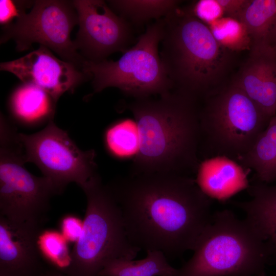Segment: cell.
<instances>
[{"instance_id":"obj_1","label":"cell","mask_w":276,"mask_h":276,"mask_svg":"<svg viewBox=\"0 0 276 276\" xmlns=\"http://www.w3.org/2000/svg\"><path fill=\"white\" fill-rule=\"evenodd\" d=\"M106 185L129 241L140 250L169 257L193 250L211 221L212 198L189 176L130 174Z\"/></svg>"},{"instance_id":"obj_2","label":"cell","mask_w":276,"mask_h":276,"mask_svg":"<svg viewBox=\"0 0 276 276\" xmlns=\"http://www.w3.org/2000/svg\"><path fill=\"white\" fill-rule=\"evenodd\" d=\"M132 113L139 146L131 175L166 173L188 175L197 172L200 130L199 101L172 89L157 99H136Z\"/></svg>"},{"instance_id":"obj_3","label":"cell","mask_w":276,"mask_h":276,"mask_svg":"<svg viewBox=\"0 0 276 276\" xmlns=\"http://www.w3.org/2000/svg\"><path fill=\"white\" fill-rule=\"evenodd\" d=\"M159 56L173 89L200 101L218 93L233 59L210 27L179 6L163 18Z\"/></svg>"},{"instance_id":"obj_4","label":"cell","mask_w":276,"mask_h":276,"mask_svg":"<svg viewBox=\"0 0 276 276\" xmlns=\"http://www.w3.org/2000/svg\"><path fill=\"white\" fill-rule=\"evenodd\" d=\"M175 276H265L269 259L254 230L228 210L218 211Z\"/></svg>"},{"instance_id":"obj_5","label":"cell","mask_w":276,"mask_h":276,"mask_svg":"<svg viewBox=\"0 0 276 276\" xmlns=\"http://www.w3.org/2000/svg\"><path fill=\"white\" fill-rule=\"evenodd\" d=\"M86 197L82 234L71 254L69 276H98L106 263L133 259L140 250L129 241L121 214L107 185L97 173L81 188Z\"/></svg>"},{"instance_id":"obj_6","label":"cell","mask_w":276,"mask_h":276,"mask_svg":"<svg viewBox=\"0 0 276 276\" xmlns=\"http://www.w3.org/2000/svg\"><path fill=\"white\" fill-rule=\"evenodd\" d=\"M201 150L236 162L252 147L270 119L240 88L231 84L203 100Z\"/></svg>"},{"instance_id":"obj_7","label":"cell","mask_w":276,"mask_h":276,"mask_svg":"<svg viewBox=\"0 0 276 276\" xmlns=\"http://www.w3.org/2000/svg\"><path fill=\"white\" fill-rule=\"evenodd\" d=\"M27 163L14 124L0 125V216L16 224L43 229L53 196L60 194L47 177L36 176Z\"/></svg>"},{"instance_id":"obj_8","label":"cell","mask_w":276,"mask_h":276,"mask_svg":"<svg viewBox=\"0 0 276 276\" xmlns=\"http://www.w3.org/2000/svg\"><path fill=\"white\" fill-rule=\"evenodd\" d=\"M163 26V18L148 25L135 44L117 61L86 60L82 70L91 79L94 93L113 87L136 99L173 89L158 51Z\"/></svg>"},{"instance_id":"obj_9","label":"cell","mask_w":276,"mask_h":276,"mask_svg":"<svg viewBox=\"0 0 276 276\" xmlns=\"http://www.w3.org/2000/svg\"><path fill=\"white\" fill-rule=\"evenodd\" d=\"M76 24L78 16L73 1H35L29 13L3 27L1 43L13 39L19 51L38 43L82 70L86 60L71 38Z\"/></svg>"},{"instance_id":"obj_10","label":"cell","mask_w":276,"mask_h":276,"mask_svg":"<svg viewBox=\"0 0 276 276\" xmlns=\"http://www.w3.org/2000/svg\"><path fill=\"white\" fill-rule=\"evenodd\" d=\"M19 139L27 163L35 164L60 194L70 183L81 188L98 173L95 150L80 149L54 119L36 133H19Z\"/></svg>"},{"instance_id":"obj_11","label":"cell","mask_w":276,"mask_h":276,"mask_svg":"<svg viewBox=\"0 0 276 276\" xmlns=\"http://www.w3.org/2000/svg\"><path fill=\"white\" fill-rule=\"evenodd\" d=\"M79 26L74 43L85 60L100 62L128 49L132 27L101 0L73 1Z\"/></svg>"},{"instance_id":"obj_12","label":"cell","mask_w":276,"mask_h":276,"mask_svg":"<svg viewBox=\"0 0 276 276\" xmlns=\"http://www.w3.org/2000/svg\"><path fill=\"white\" fill-rule=\"evenodd\" d=\"M0 68L13 74L22 83L42 88L56 102L62 94L73 92L89 77L76 65L59 59L42 45L18 59L1 63Z\"/></svg>"},{"instance_id":"obj_13","label":"cell","mask_w":276,"mask_h":276,"mask_svg":"<svg viewBox=\"0 0 276 276\" xmlns=\"http://www.w3.org/2000/svg\"><path fill=\"white\" fill-rule=\"evenodd\" d=\"M42 229L0 216V275L39 276L45 270L37 242Z\"/></svg>"},{"instance_id":"obj_14","label":"cell","mask_w":276,"mask_h":276,"mask_svg":"<svg viewBox=\"0 0 276 276\" xmlns=\"http://www.w3.org/2000/svg\"><path fill=\"white\" fill-rule=\"evenodd\" d=\"M232 84L241 89L269 117L276 115V51L269 45L251 47Z\"/></svg>"},{"instance_id":"obj_15","label":"cell","mask_w":276,"mask_h":276,"mask_svg":"<svg viewBox=\"0 0 276 276\" xmlns=\"http://www.w3.org/2000/svg\"><path fill=\"white\" fill-rule=\"evenodd\" d=\"M247 190L251 199L233 203L245 213V220L262 242L269 260L276 259V185L256 180Z\"/></svg>"},{"instance_id":"obj_16","label":"cell","mask_w":276,"mask_h":276,"mask_svg":"<svg viewBox=\"0 0 276 276\" xmlns=\"http://www.w3.org/2000/svg\"><path fill=\"white\" fill-rule=\"evenodd\" d=\"M244 170L232 159L215 157L200 164L195 179L209 197L225 200L249 186Z\"/></svg>"},{"instance_id":"obj_17","label":"cell","mask_w":276,"mask_h":276,"mask_svg":"<svg viewBox=\"0 0 276 276\" xmlns=\"http://www.w3.org/2000/svg\"><path fill=\"white\" fill-rule=\"evenodd\" d=\"M56 102L45 91L30 83H22L15 89L10 99L13 116L27 124L54 119Z\"/></svg>"},{"instance_id":"obj_18","label":"cell","mask_w":276,"mask_h":276,"mask_svg":"<svg viewBox=\"0 0 276 276\" xmlns=\"http://www.w3.org/2000/svg\"><path fill=\"white\" fill-rule=\"evenodd\" d=\"M243 169L255 172L256 180L268 183L276 180V115L251 148L236 162Z\"/></svg>"},{"instance_id":"obj_19","label":"cell","mask_w":276,"mask_h":276,"mask_svg":"<svg viewBox=\"0 0 276 276\" xmlns=\"http://www.w3.org/2000/svg\"><path fill=\"white\" fill-rule=\"evenodd\" d=\"M143 259L124 257L107 261L98 276H175L177 269L171 266L167 257L158 250L147 251Z\"/></svg>"},{"instance_id":"obj_20","label":"cell","mask_w":276,"mask_h":276,"mask_svg":"<svg viewBox=\"0 0 276 276\" xmlns=\"http://www.w3.org/2000/svg\"><path fill=\"white\" fill-rule=\"evenodd\" d=\"M238 20L245 27L251 47L270 46L276 28V0H249Z\"/></svg>"},{"instance_id":"obj_21","label":"cell","mask_w":276,"mask_h":276,"mask_svg":"<svg viewBox=\"0 0 276 276\" xmlns=\"http://www.w3.org/2000/svg\"><path fill=\"white\" fill-rule=\"evenodd\" d=\"M109 7L132 27L140 26L151 19H161L179 6L175 0H113Z\"/></svg>"},{"instance_id":"obj_22","label":"cell","mask_w":276,"mask_h":276,"mask_svg":"<svg viewBox=\"0 0 276 276\" xmlns=\"http://www.w3.org/2000/svg\"><path fill=\"white\" fill-rule=\"evenodd\" d=\"M39 254L47 265L66 273L71 262L68 242L61 234L53 229H42L37 237Z\"/></svg>"},{"instance_id":"obj_23","label":"cell","mask_w":276,"mask_h":276,"mask_svg":"<svg viewBox=\"0 0 276 276\" xmlns=\"http://www.w3.org/2000/svg\"><path fill=\"white\" fill-rule=\"evenodd\" d=\"M217 40L231 52L250 50L251 41L244 25L225 17L208 25Z\"/></svg>"},{"instance_id":"obj_24","label":"cell","mask_w":276,"mask_h":276,"mask_svg":"<svg viewBox=\"0 0 276 276\" xmlns=\"http://www.w3.org/2000/svg\"><path fill=\"white\" fill-rule=\"evenodd\" d=\"M129 121L119 122L106 132L105 141L109 151L113 154L124 156L135 154L139 146V137L135 125Z\"/></svg>"},{"instance_id":"obj_25","label":"cell","mask_w":276,"mask_h":276,"mask_svg":"<svg viewBox=\"0 0 276 276\" xmlns=\"http://www.w3.org/2000/svg\"><path fill=\"white\" fill-rule=\"evenodd\" d=\"M34 2L28 1H0V22L4 27L11 24L23 14L26 10L33 6Z\"/></svg>"},{"instance_id":"obj_26","label":"cell","mask_w":276,"mask_h":276,"mask_svg":"<svg viewBox=\"0 0 276 276\" xmlns=\"http://www.w3.org/2000/svg\"><path fill=\"white\" fill-rule=\"evenodd\" d=\"M189 9L193 15L208 25L224 15L217 0H200Z\"/></svg>"},{"instance_id":"obj_27","label":"cell","mask_w":276,"mask_h":276,"mask_svg":"<svg viewBox=\"0 0 276 276\" xmlns=\"http://www.w3.org/2000/svg\"><path fill=\"white\" fill-rule=\"evenodd\" d=\"M83 225V221L73 215L63 216L59 223L60 232L69 243H76L78 240L82 232Z\"/></svg>"},{"instance_id":"obj_28","label":"cell","mask_w":276,"mask_h":276,"mask_svg":"<svg viewBox=\"0 0 276 276\" xmlns=\"http://www.w3.org/2000/svg\"><path fill=\"white\" fill-rule=\"evenodd\" d=\"M249 0H217L223 15L236 20Z\"/></svg>"},{"instance_id":"obj_29","label":"cell","mask_w":276,"mask_h":276,"mask_svg":"<svg viewBox=\"0 0 276 276\" xmlns=\"http://www.w3.org/2000/svg\"><path fill=\"white\" fill-rule=\"evenodd\" d=\"M39 276H69L66 273L48 267Z\"/></svg>"},{"instance_id":"obj_30","label":"cell","mask_w":276,"mask_h":276,"mask_svg":"<svg viewBox=\"0 0 276 276\" xmlns=\"http://www.w3.org/2000/svg\"><path fill=\"white\" fill-rule=\"evenodd\" d=\"M270 46L276 51V28L273 33Z\"/></svg>"},{"instance_id":"obj_31","label":"cell","mask_w":276,"mask_h":276,"mask_svg":"<svg viewBox=\"0 0 276 276\" xmlns=\"http://www.w3.org/2000/svg\"><path fill=\"white\" fill-rule=\"evenodd\" d=\"M0 276H4V275H0Z\"/></svg>"}]
</instances>
